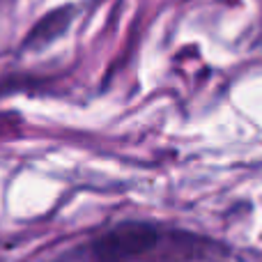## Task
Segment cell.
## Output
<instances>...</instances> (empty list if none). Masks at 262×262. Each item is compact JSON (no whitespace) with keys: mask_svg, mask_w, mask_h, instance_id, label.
Returning <instances> with one entry per match:
<instances>
[{"mask_svg":"<svg viewBox=\"0 0 262 262\" xmlns=\"http://www.w3.org/2000/svg\"><path fill=\"white\" fill-rule=\"evenodd\" d=\"M157 244V230L147 223H122L97 244V255L106 262H120L140 255Z\"/></svg>","mask_w":262,"mask_h":262,"instance_id":"cell-1","label":"cell"},{"mask_svg":"<svg viewBox=\"0 0 262 262\" xmlns=\"http://www.w3.org/2000/svg\"><path fill=\"white\" fill-rule=\"evenodd\" d=\"M58 16H60V12H55V14H51V16H46L44 21H39V26L30 32V37H28V39H30V44H32V41H39V39L41 41H49L51 37L58 35V32L67 26V18H64V21H60V23H55V18H58Z\"/></svg>","mask_w":262,"mask_h":262,"instance_id":"cell-2","label":"cell"}]
</instances>
